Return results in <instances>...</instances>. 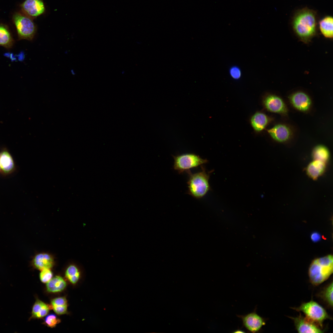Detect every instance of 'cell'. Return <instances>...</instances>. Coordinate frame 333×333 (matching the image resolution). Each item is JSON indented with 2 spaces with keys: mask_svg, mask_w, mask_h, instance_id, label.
Instances as JSON below:
<instances>
[{
  "mask_svg": "<svg viewBox=\"0 0 333 333\" xmlns=\"http://www.w3.org/2000/svg\"><path fill=\"white\" fill-rule=\"evenodd\" d=\"M53 257L47 253H40L37 254L34 258L32 264L36 269L41 270L51 268L54 265Z\"/></svg>",
  "mask_w": 333,
  "mask_h": 333,
  "instance_id": "obj_11",
  "label": "cell"
},
{
  "mask_svg": "<svg viewBox=\"0 0 333 333\" xmlns=\"http://www.w3.org/2000/svg\"><path fill=\"white\" fill-rule=\"evenodd\" d=\"M268 131L273 139L279 142L287 140L291 134L290 131L287 126L281 124L275 126Z\"/></svg>",
  "mask_w": 333,
  "mask_h": 333,
  "instance_id": "obj_13",
  "label": "cell"
},
{
  "mask_svg": "<svg viewBox=\"0 0 333 333\" xmlns=\"http://www.w3.org/2000/svg\"><path fill=\"white\" fill-rule=\"evenodd\" d=\"M0 166L1 170L5 174L9 173L14 170V164L10 153L4 151L0 154Z\"/></svg>",
  "mask_w": 333,
  "mask_h": 333,
  "instance_id": "obj_16",
  "label": "cell"
},
{
  "mask_svg": "<svg viewBox=\"0 0 333 333\" xmlns=\"http://www.w3.org/2000/svg\"><path fill=\"white\" fill-rule=\"evenodd\" d=\"M251 123L254 129L256 131L262 130L268 122L267 116L263 113H257L252 117Z\"/></svg>",
  "mask_w": 333,
  "mask_h": 333,
  "instance_id": "obj_20",
  "label": "cell"
},
{
  "mask_svg": "<svg viewBox=\"0 0 333 333\" xmlns=\"http://www.w3.org/2000/svg\"><path fill=\"white\" fill-rule=\"evenodd\" d=\"M317 25L315 11L307 7L298 11L292 21L293 30L302 41L308 42L316 34Z\"/></svg>",
  "mask_w": 333,
  "mask_h": 333,
  "instance_id": "obj_1",
  "label": "cell"
},
{
  "mask_svg": "<svg viewBox=\"0 0 333 333\" xmlns=\"http://www.w3.org/2000/svg\"><path fill=\"white\" fill-rule=\"evenodd\" d=\"M319 27L322 34L328 38H333V19L331 16H327L319 22Z\"/></svg>",
  "mask_w": 333,
  "mask_h": 333,
  "instance_id": "obj_19",
  "label": "cell"
},
{
  "mask_svg": "<svg viewBox=\"0 0 333 333\" xmlns=\"http://www.w3.org/2000/svg\"><path fill=\"white\" fill-rule=\"evenodd\" d=\"M1 170V167H0V171Z\"/></svg>",
  "mask_w": 333,
  "mask_h": 333,
  "instance_id": "obj_29",
  "label": "cell"
},
{
  "mask_svg": "<svg viewBox=\"0 0 333 333\" xmlns=\"http://www.w3.org/2000/svg\"><path fill=\"white\" fill-rule=\"evenodd\" d=\"M50 309L47 304L37 299L32 306L30 319H40L44 317L48 314Z\"/></svg>",
  "mask_w": 333,
  "mask_h": 333,
  "instance_id": "obj_15",
  "label": "cell"
},
{
  "mask_svg": "<svg viewBox=\"0 0 333 333\" xmlns=\"http://www.w3.org/2000/svg\"><path fill=\"white\" fill-rule=\"evenodd\" d=\"M66 285V282L62 277L56 276L47 283V289L50 292H60L64 290Z\"/></svg>",
  "mask_w": 333,
  "mask_h": 333,
  "instance_id": "obj_17",
  "label": "cell"
},
{
  "mask_svg": "<svg viewBox=\"0 0 333 333\" xmlns=\"http://www.w3.org/2000/svg\"><path fill=\"white\" fill-rule=\"evenodd\" d=\"M321 236L317 232H313L311 235V239L313 241L317 242L319 241L321 239Z\"/></svg>",
  "mask_w": 333,
  "mask_h": 333,
  "instance_id": "obj_28",
  "label": "cell"
},
{
  "mask_svg": "<svg viewBox=\"0 0 333 333\" xmlns=\"http://www.w3.org/2000/svg\"><path fill=\"white\" fill-rule=\"evenodd\" d=\"M290 100L294 107L302 111L308 110L311 104V101L309 97L302 92H297L293 94L290 97Z\"/></svg>",
  "mask_w": 333,
  "mask_h": 333,
  "instance_id": "obj_12",
  "label": "cell"
},
{
  "mask_svg": "<svg viewBox=\"0 0 333 333\" xmlns=\"http://www.w3.org/2000/svg\"><path fill=\"white\" fill-rule=\"evenodd\" d=\"M14 41L8 27L0 24V46L10 48L13 46Z\"/></svg>",
  "mask_w": 333,
  "mask_h": 333,
  "instance_id": "obj_18",
  "label": "cell"
},
{
  "mask_svg": "<svg viewBox=\"0 0 333 333\" xmlns=\"http://www.w3.org/2000/svg\"><path fill=\"white\" fill-rule=\"evenodd\" d=\"M52 273L50 269H45L41 270L39 278L42 282L46 283L52 278Z\"/></svg>",
  "mask_w": 333,
  "mask_h": 333,
  "instance_id": "obj_26",
  "label": "cell"
},
{
  "mask_svg": "<svg viewBox=\"0 0 333 333\" xmlns=\"http://www.w3.org/2000/svg\"><path fill=\"white\" fill-rule=\"evenodd\" d=\"M13 19L19 39L32 40L36 31V27L31 18L26 15L16 13Z\"/></svg>",
  "mask_w": 333,
  "mask_h": 333,
  "instance_id": "obj_4",
  "label": "cell"
},
{
  "mask_svg": "<svg viewBox=\"0 0 333 333\" xmlns=\"http://www.w3.org/2000/svg\"><path fill=\"white\" fill-rule=\"evenodd\" d=\"M256 309L247 314L237 315L241 319L243 326L252 333L259 332L262 327L265 324L264 319L257 314Z\"/></svg>",
  "mask_w": 333,
  "mask_h": 333,
  "instance_id": "obj_7",
  "label": "cell"
},
{
  "mask_svg": "<svg viewBox=\"0 0 333 333\" xmlns=\"http://www.w3.org/2000/svg\"><path fill=\"white\" fill-rule=\"evenodd\" d=\"M65 275L68 280L73 284L76 283L78 281L80 273L78 268L75 265H71L67 268Z\"/></svg>",
  "mask_w": 333,
  "mask_h": 333,
  "instance_id": "obj_23",
  "label": "cell"
},
{
  "mask_svg": "<svg viewBox=\"0 0 333 333\" xmlns=\"http://www.w3.org/2000/svg\"><path fill=\"white\" fill-rule=\"evenodd\" d=\"M324 299L331 306H333V282H331L323 292Z\"/></svg>",
  "mask_w": 333,
  "mask_h": 333,
  "instance_id": "obj_24",
  "label": "cell"
},
{
  "mask_svg": "<svg viewBox=\"0 0 333 333\" xmlns=\"http://www.w3.org/2000/svg\"><path fill=\"white\" fill-rule=\"evenodd\" d=\"M174 159L173 168L180 174L191 169L207 163L208 161L193 153H187L173 156Z\"/></svg>",
  "mask_w": 333,
  "mask_h": 333,
  "instance_id": "obj_5",
  "label": "cell"
},
{
  "mask_svg": "<svg viewBox=\"0 0 333 333\" xmlns=\"http://www.w3.org/2000/svg\"><path fill=\"white\" fill-rule=\"evenodd\" d=\"M264 104L267 109L270 111L282 113L287 112V109L283 102L276 96H268L264 101Z\"/></svg>",
  "mask_w": 333,
  "mask_h": 333,
  "instance_id": "obj_10",
  "label": "cell"
},
{
  "mask_svg": "<svg viewBox=\"0 0 333 333\" xmlns=\"http://www.w3.org/2000/svg\"><path fill=\"white\" fill-rule=\"evenodd\" d=\"M312 156L314 160L326 163L329 158V153L327 149L324 146H318L314 149Z\"/></svg>",
  "mask_w": 333,
  "mask_h": 333,
  "instance_id": "obj_22",
  "label": "cell"
},
{
  "mask_svg": "<svg viewBox=\"0 0 333 333\" xmlns=\"http://www.w3.org/2000/svg\"><path fill=\"white\" fill-rule=\"evenodd\" d=\"M326 163L316 160L311 162L308 166L306 172L308 175L315 179L324 172L326 168Z\"/></svg>",
  "mask_w": 333,
  "mask_h": 333,
  "instance_id": "obj_14",
  "label": "cell"
},
{
  "mask_svg": "<svg viewBox=\"0 0 333 333\" xmlns=\"http://www.w3.org/2000/svg\"><path fill=\"white\" fill-rule=\"evenodd\" d=\"M51 304L54 311L56 314L61 315L67 313V302L65 297L55 298L51 300Z\"/></svg>",
  "mask_w": 333,
  "mask_h": 333,
  "instance_id": "obj_21",
  "label": "cell"
},
{
  "mask_svg": "<svg viewBox=\"0 0 333 333\" xmlns=\"http://www.w3.org/2000/svg\"><path fill=\"white\" fill-rule=\"evenodd\" d=\"M230 73L231 76L236 79H239L241 76V72L240 69L236 66L230 68Z\"/></svg>",
  "mask_w": 333,
  "mask_h": 333,
  "instance_id": "obj_27",
  "label": "cell"
},
{
  "mask_svg": "<svg viewBox=\"0 0 333 333\" xmlns=\"http://www.w3.org/2000/svg\"><path fill=\"white\" fill-rule=\"evenodd\" d=\"M21 6L25 14L31 18L39 16L45 11L44 4L42 0H26Z\"/></svg>",
  "mask_w": 333,
  "mask_h": 333,
  "instance_id": "obj_8",
  "label": "cell"
},
{
  "mask_svg": "<svg viewBox=\"0 0 333 333\" xmlns=\"http://www.w3.org/2000/svg\"><path fill=\"white\" fill-rule=\"evenodd\" d=\"M60 322V320L55 314H51L47 316L44 319L45 323L48 327L53 328Z\"/></svg>",
  "mask_w": 333,
  "mask_h": 333,
  "instance_id": "obj_25",
  "label": "cell"
},
{
  "mask_svg": "<svg viewBox=\"0 0 333 333\" xmlns=\"http://www.w3.org/2000/svg\"><path fill=\"white\" fill-rule=\"evenodd\" d=\"M301 311L306 317L314 322L322 325L323 321L329 317L325 310L316 302L311 301L304 303L296 309Z\"/></svg>",
  "mask_w": 333,
  "mask_h": 333,
  "instance_id": "obj_6",
  "label": "cell"
},
{
  "mask_svg": "<svg viewBox=\"0 0 333 333\" xmlns=\"http://www.w3.org/2000/svg\"><path fill=\"white\" fill-rule=\"evenodd\" d=\"M186 172L188 175L187 194L196 199L202 198L210 189L209 183L210 173L203 166L199 172L192 173L189 170Z\"/></svg>",
  "mask_w": 333,
  "mask_h": 333,
  "instance_id": "obj_3",
  "label": "cell"
},
{
  "mask_svg": "<svg viewBox=\"0 0 333 333\" xmlns=\"http://www.w3.org/2000/svg\"><path fill=\"white\" fill-rule=\"evenodd\" d=\"M333 273V256L329 255L313 260L309 269L311 283L318 285L326 280Z\"/></svg>",
  "mask_w": 333,
  "mask_h": 333,
  "instance_id": "obj_2",
  "label": "cell"
},
{
  "mask_svg": "<svg viewBox=\"0 0 333 333\" xmlns=\"http://www.w3.org/2000/svg\"><path fill=\"white\" fill-rule=\"evenodd\" d=\"M296 330L299 333H322L323 331L314 322L306 317L300 315L292 318Z\"/></svg>",
  "mask_w": 333,
  "mask_h": 333,
  "instance_id": "obj_9",
  "label": "cell"
}]
</instances>
